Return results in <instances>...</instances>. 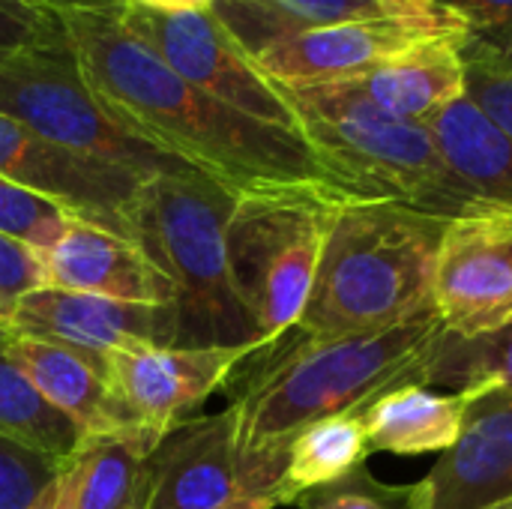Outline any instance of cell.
Listing matches in <instances>:
<instances>
[{
  "label": "cell",
  "mask_w": 512,
  "mask_h": 509,
  "mask_svg": "<svg viewBox=\"0 0 512 509\" xmlns=\"http://www.w3.org/2000/svg\"><path fill=\"white\" fill-rule=\"evenodd\" d=\"M0 177L63 204L75 219L132 240L129 207L147 177L39 138L0 111ZM135 243V240H132Z\"/></svg>",
  "instance_id": "obj_13"
},
{
  "label": "cell",
  "mask_w": 512,
  "mask_h": 509,
  "mask_svg": "<svg viewBox=\"0 0 512 509\" xmlns=\"http://www.w3.org/2000/svg\"><path fill=\"white\" fill-rule=\"evenodd\" d=\"M276 498H270V495H261V498H243V501H234V504H228L225 509H276Z\"/></svg>",
  "instance_id": "obj_36"
},
{
  "label": "cell",
  "mask_w": 512,
  "mask_h": 509,
  "mask_svg": "<svg viewBox=\"0 0 512 509\" xmlns=\"http://www.w3.org/2000/svg\"><path fill=\"white\" fill-rule=\"evenodd\" d=\"M30 509H69V462L57 474V480L39 495V501Z\"/></svg>",
  "instance_id": "obj_35"
},
{
  "label": "cell",
  "mask_w": 512,
  "mask_h": 509,
  "mask_svg": "<svg viewBox=\"0 0 512 509\" xmlns=\"http://www.w3.org/2000/svg\"><path fill=\"white\" fill-rule=\"evenodd\" d=\"M141 9L150 12H165V15H183V12H210L216 0H129Z\"/></svg>",
  "instance_id": "obj_34"
},
{
  "label": "cell",
  "mask_w": 512,
  "mask_h": 509,
  "mask_svg": "<svg viewBox=\"0 0 512 509\" xmlns=\"http://www.w3.org/2000/svg\"><path fill=\"white\" fill-rule=\"evenodd\" d=\"M159 438L141 426L84 438L69 459V509H132L138 468Z\"/></svg>",
  "instance_id": "obj_21"
},
{
  "label": "cell",
  "mask_w": 512,
  "mask_h": 509,
  "mask_svg": "<svg viewBox=\"0 0 512 509\" xmlns=\"http://www.w3.org/2000/svg\"><path fill=\"white\" fill-rule=\"evenodd\" d=\"M120 21L198 90L255 120L300 132L282 90L249 60L213 12L165 15L126 3L120 9Z\"/></svg>",
  "instance_id": "obj_9"
},
{
  "label": "cell",
  "mask_w": 512,
  "mask_h": 509,
  "mask_svg": "<svg viewBox=\"0 0 512 509\" xmlns=\"http://www.w3.org/2000/svg\"><path fill=\"white\" fill-rule=\"evenodd\" d=\"M444 333L432 312L372 336L315 339L291 330L252 354L234 372L240 390L231 402L249 498H276L288 444L306 426L360 411L399 384H423Z\"/></svg>",
  "instance_id": "obj_2"
},
{
  "label": "cell",
  "mask_w": 512,
  "mask_h": 509,
  "mask_svg": "<svg viewBox=\"0 0 512 509\" xmlns=\"http://www.w3.org/2000/svg\"><path fill=\"white\" fill-rule=\"evenodd\" d=\"M249 498L237 414H198L168 429L138 468L132 509H225Z\"/></svg>",
  "instance_id": "obj_12"
},
{
  "label": "cell",
  "mask_w": 512,
  "mask_h": 509,
  "mask_svg": "<svg viewBox=\"0 0 512 509\" xmlns=\"http://www.w3.org/2000/svg\"><path fill=\"white\" fill-rule=\"evenodd\" d=\"M465 96L512 138V72H492L468 66Z\"/></svg>",
  "instance_id": "obj_32"
},
{
  "label": "cell",
  "mask_w": 512,
  "mask_h": 509,
  "mask_svg": "<svg viewBox=\"0 0 512 509\" xmlns=\"http://www.w3.org/2000/svg\"><path fill=\"white\" fill-rule=\"evenodd\" d=\"M72 222L75 216L63 204L0 177V234L3 237L18 240L33 252H42L54 246Z\"/></svg>",
  "instance_id": "obj_27"
},
{
  "label": "cell",
  "mask_w": 512,
  "mask_h": 509,
  "mask_svg": "<svg viewBox=\"0 0 512 509\" xmlns=\"http://www.w3.org/2000/svg\"><path fill=\"white\" fill-rule=\"evenodd\" d=\"M3 336L12 357L27 372L42 399L51 402L63 417H69L84 438L135 429L108 378V360H96L42 339L12 336L6 330Z\"/></svg>",
  "instance_id": "obj_17"
},
{
  "label": "cell",
  "mask_w": 512,
  "mask_h": 509,
  "mask_svg": "<svg viewBox=\"0 0 512 509\" xmlns=\"http://www.w3.org/2000/svg\"><path fill=\"white\" fill-rule=\"evenodd\" d=\"M486 509H512V495L510 498H504V501H495V504H489Z\"/></svg>",
  "instance_id": "obj_37"
},
{
  "label": "cell",
  "mask_w": 512,
  "mask_h": 509,
  "mask_svg": "<svg viewBox=\"0 0 512 509\" xmlns=\"http://www.w3.org/2000/svg\"><path fill=\"white\" fill-rule=\"evenodd\" d=\"M45 285L39 255L18 240L0 234V312L18 297Z\"/></svg>",
  "instance_id": "obj_31"
},
{
  "label": "cell",
  "mask_w": 512,
  "mask_h": 509,
  "mask_svg": "<svg viewBox=\"0 0 512 509\" xmlns=\"http://www.w3.org/2000/svg\"><path fill=\"white\" fill-rule=\"evenodd\" d=\"M369 456L372 450H369V429H366L363 408L306 426L288 444L285 471L276 486L279 507H294V501L303 492L351 474L354 468L366 465Z\"/></svg>",
  "instance_id": "obj_22"
},
{
  "label": "cell",
  "mask_w": 512,
  "mask_h": 509,
  "mask_svg": "<svg viewBox=\"0 0 512 509\" xmlns=\"http://www.w3.org/2000/svg\"><path fill=\"white\" fill-rule=\"evenodd\" d=\"M453 339H480L512 321V207L495 204L447 222L432 291Z\"/></svg>",
  "instance_id": "obj_10"
},
{
  "label": "cell",
  "mask_w": 512,
  "mask_h": 509,
  "mask_svg": "<svg viewBox=\"0 0 512 509\" xmlns=\"http://www.w3.org/2000/svg\"><path fill=\"white\" fill-rule=\"evenodd\" d=\"M0 111L54 147L141 177L195 171L126 129L93 93L69 45L0 60Z\"/></svg>",
  "instance_id": "obj_8"
},
{
  "label": "cell",
  "mask_w": 512,
  "mask_h": 509,
  "mask_svg": "<svg viewBox=\"0 0 512 509\" xmlns=\"http://www.w3.org/2000/svg\"><path fill=\"white\" fill-rule=\"evenodd\" d=\"M69 45L63 18L27 0H0V60Z\"/></svg>",
  "instance_id": "obj_29"
},
{
  "label": "cell",
  "mask_w": 512,
  "mask_h": 509,
  "mask_svg": "<svg viewBox=\"0 0 512 509\" xmlns=\"http://www.w3.org/2000/svg\"><path fill=\"white\" fill-rule=\"evenodd\" d=\"M480 393H432L423 384H399L363 408L372 453L423 456L447 453L468 420Z\"/></svg>",
  "instance_id": "obj_19"
},
{
  "label": "cell",
  "mask_w": 512,
  "mask_h": 509,
  "mask_svg": "<svg viewBox=\"0 0 512 509\" xmlns=\"http://www.w3.org/2000/svg\"><path fill=\"white\" fill-rule=\"evenodd\" d=\"M297 509H429V486L420 483H384L366 465L351 474L303 492Z\"/></svg>",
  "instance_id": "obj_25"
},
{
  "label": "cell",
  "mask_w": 512,
  "mask_h": 509,
  "mask_svg": "<svg viewBox=\"0 0 512 509\" xmlns=\"http://www.w3.org/2000/svg\"><path fill=\"white\" fill-rule=\"evenodd\" d=\"M0 438L30 447L54 462H69L81 447V429L63 417L33 387L27 372L12 357L0 330Z\"/></svg>",
  "instance_id": "obj_23"
},
{
  "label": "cell",
  "mask_w": 512,
  "mask_h": 509,
  "mask_svg": "<svg viewBox=\"0 0 512 509\" xmlns=\"http://www.w3.org/2000/svg\"><path fill=\"white\" fill-rule=\"evenodd\" d=\"M240 192L201 171L153 174L129 207L132 240L177 288L180 348H237L267 342L240 303L225 228Z\"/></svg>",
  "instance_id": "obj_5"
},
{
  "label": "cell",
  "mask_w": 512,
  "mask_h": 509,
  "mask_svg": "<svg viewBox=\"0 0 512 509\" xmlns=\"http://www.w3.org/2000/svg\"><path fill=\"white\" fill-rule=\"evenodd\" d=\"M354 195L330 183L246 189L225 228L228 270L240 303L267 342L300 324L339 207Z\"/></svg>",
  "instance_id": "obj_6"
},
{
  "label": "cell",
  "mask_w": 512,
  "mask_h": 509,
  "mask_svg": "<svg viewBox=\"0 0 512 509\" xmlns=\"http://www.w3.org/2000/svg\"><path fill=\"white\" fill-rule=\"evenodd\" d=\"M447 162L489 201L512 207V138L468 96L429 123Z\"/></svg>",
  "instance_id": "obj_20"
},
{
  "label": "cell",
  "mask_w": 512,
  "mask_h": 509,
  "mask_svg": "<svg viewBox=\"0 0 512 509\" xmlns=\"http://www.w3.org/2000/svg\"><path fill=\"white\" fill-rule=\"evenodd\" d=\"M270 342L237 348H135L108 357V378L135 426L165 435L198 417L204 402Z\"/></svg>",
  "instance_id": "obj_14"
},
{
  "label": "cell",
  "mask_w": 512,
  "mask_h": 509,
  "mask_svg": "<svg viewBox=\"0 0 512 509\" xmlns=\"http://www.w3.org/2000/svg\"><path fill=\"white\" fill-rule=\"evenodd\" d=\"M450 9L462 27L459 42L465 66L512 72V0H435Z\"/></svg>",
  "instance_id": "obj_26"
},
{
  "label": "cell",
  "mask_w": 512,
  "mask_h": 509,
  "mask_svg": "<svg viewBox=\"0 0 512 509\" xmlns=\"http://www.w3.org/2000/svg\"><path fill=\"white\" fill-rule=\"evenodd\" d=\"M0 330L108 360L117 351L174 345L177 309L42 285L0 312Z\"/></svg>",
  "instance_id": "obj_11"
},
{
  "label": "cell",
  "mask_w": 512,
  "mask_h": 509,
  "mask_svg": "<svg viewBox=\"0 0 512 509\" xmlns=\"http://www.w3.org/2000/svg\"><path fill=\"white\" fill-rule=\"evenodd\" d=\"M120 9L60 18L87 84L126 129L237 192L339 186L300 132L255 120L180 78L120 21Z\"/></svg>",
  "instance_id": "obj_1"
},
{
  "label": "cell",
  "mask_w": 512,
  "mask_h": 509,
  "mask_svg": "<svg viewBox=\"0 0 512 509\" xmlns=\"http://www.w3.org/2000/svg\"><path fill=\"white\" fill-rule=\"evenodd\" d=\"M279 90L309 147L348 192L444 219L495 207L447 162L429 126L387 114L357 78Z\"/></svg>",
  "instance_id": "obj_4"
},
{
  "label": "cell",
  "mask_w": 512,
  "mask_h": 509,
  "mask_svg": "<svg viewBox=\"0 0 512 509\" xmlns=\"http://www.w3.org/2000/svg\"><path fill=\"white\" fill-rule=\"evenodd\" d=\"M270 3L306 27L360 21L378 15H426L444 9L435 0H270Z\"/></svg>",
  "instance_id": "obj_30"
},
{
  "label": "cell",
  "mask_w": 512,
  "mask_h": 509,
  "mask_svg": "<svg viewBox=\"0 0 512 509\" xmlns=\"http://www.w3.org/2000/svg\"><path fill=\"white\" fill-rule=\"evenodd\" d=\"M36 255L45 273V285L51 288L96 294L123 303H177V288L171 276L138 243L99 225L75 219L54 246Z\"/></svg>",
  "instance_id": "obj_15"
},
{
  "label": "cell",
  "mask_w": 512,
  "mask_h": 509,
  "mask_svg": "<svg viewBox=\"0 0 512 509\" xmlns=\"http://www.w3.org/2000/svg\"><path fill=\"white\" fill-rule=\"evenodd\" d=\"M66 462L0 438V509H30L57 480Z\"/></svg>",
  "instance_id": "obj_28"
},
{
  "label": "cell",
  "mask_w": 512,
  "mask_h": 509,
  "mask_svg": "<svg viewBox=\"0 0 512 509\" xmlns=\"http://www.w3.org/2000/svg\"><path fill=\"white\" fill-rule=\"evenodd\" d=\"M210 12L276 87L363 78L420 39H465V27L450 9L378 15L321 27L297 24L270 0H216Z\"/></svg>",
  "instance_id": "obj_7"
},
{
  "label": "cell",
  "mask_w": 512,
  "mask_h": 509,
  "mask_svg": "<svg viewBox=\"0 0 512 509\" xmlns=\"http://www.w3.org/2000/svg\"><path fill=\"white\" fill-rule=\"evenodd\" d=\"M423 387L512 393V321L480 339H453L444 333L429 357Z\"/></svg>",
  "instance_id": "obj_24"
},
{
  "label": "cell",
  "mask_w": 512,
  "mask_h": 509,
  "mask_svg": "<svg viewBox=\"0 0 512 509\" xmlns=\"http://www.w3.org/2000/svg\"><path fill=\"white\" fill-rule=\"evenodd\" d=\"M357 81L387 114L429 126L441 111L465 96L468 66L459 39L429 36L387 57Z\"/></svg>",
  "instance_id": "obj_18"
},
{
  "label": "cell",
  "mask_w": 512,
  "mask_h": 509,
  "mask_svg": "<svg viewBox=\"0 0 512 509\" xmlns=\"http://www.w3.org/2000/svg\"><path fill=\"white\" fill-rule=\"evenodd\" d=\"M27 3L51 9L57 15H66V12H108V9L126 6L129 0H27Z\"/></svg>",
  "instance_id": "obj_33"
},
{
  "label": "cell",
  "mask_w": 512,
  "mask_h": 509,
  "mask_svg": "<svg viewBox=\"0 0 512 509\" xmlns=\"http://www.w3.org/2000/svg\"><path fill=\"white\" fill-rule=\"evenodd\" d=\"M429 509H486L512 495V393H480L459 441L423 477Z\"/></svg>",
  "instance_id": "obj_16"
},
{
  "label": "cell",
  "mask_w": 512,
  "mask_h": 509,
  "mask_svg": "<svg viewBox=\"0 0 512 509\" xmlns=\"http://www.w3.org/2000/svg\"><path fill=\"white\" fill-rule=\"evenodd\" d=\"M447 222L384 198L345 201L294 330L315 339H348L432 315Z\"/></svg>",
  "instance_id": "obj_3"
}]
</instances>
